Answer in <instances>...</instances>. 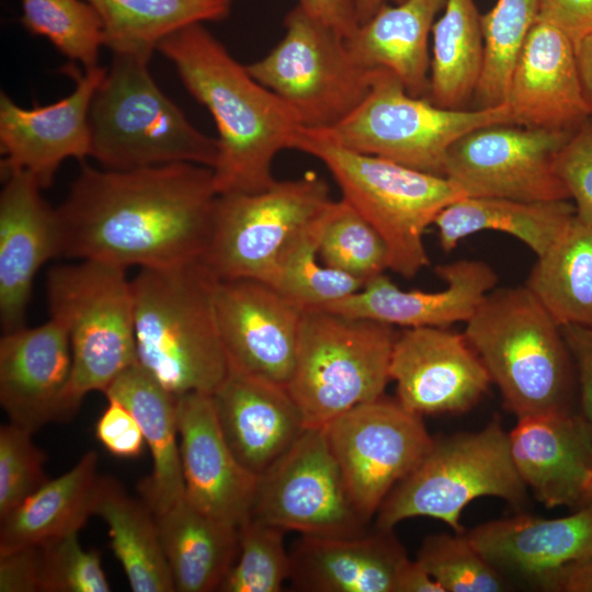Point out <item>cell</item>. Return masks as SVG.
<instances>
[{"label": "cell", "instance_id": "cell-1", "mask_svg": "<svg viewBox=\"0 0 592 592\" xmlns=\"http://www.w3.org/2000/svg\"><path fill=\"white\" fill-rule=\"evenodd\" d=\"M81 169L56 208L60 255L124 269L202 261L218 196L213 171L194 163Z\"/></svg>", "mask_w": 592, "mask_h": 592}, {"label": "cell", "instance_id": "cell-2", "mask_svg": "<svg viewBox=\"0 0 592 592\" xmlns=\"http://www.w3.org/2000/svg\"><path fill=\"white\" fill-rule=\"evenodd\" d=\"M157 50L215 121L218 157L212 171L217 194L254 193L273 184L275 156L288 149L303 126L296 111L258 82L203 23L171 33Z\"/></svg>", "mask_w": 592, "mask_h": 592}, {"label": "cell", "instance_id": "cell-3", "mask_svg": "<svg viewBox=\"0 0 592 592\" xmlns=\"http://www.w3.org/2000/svg\"><path fill=\"white\" fill-rule=\"evenodd\" d=\"M202 261L139 269L132 280L137 363L175 397L212 395L229 373Z\"/></svg>", "mask_w": 592, "mask_h": 592}, {"label": "cell", "instance_id": "cell-4", "mask_svg": "<svg viewBox=\"0 0 592 592\" xmlns=\"http://www.w3.org/2000/svg\"><path fill=\"white\" fill-rule=\"evenodd\" d=\"M465 323L464 335L517 418L571 411L570 351L526 285L491 291Z\"/></svg>", "mask_w": 592, "mask_h": 592}, {"label": "cell", "instance_id": "cell-5", "mask_svg": "<svg viewBox=\"0 0 592 592\" xmlns=\"http://www.w3.org/2000/svg\"><path fill=\"white\" fill-rule=\"evenodd\" d=\"M288 149L321 161L351 205L383 238L389 270L412 278L430 264L423 235L449 204L465 197L447 178L422 172L339 145L319 129L300 126Z\"/></svg>", "mask_w": 592, "mask_h": 592}, {"label": "cell", "instance_id": "cell-6", "mask_svg": "<svg viewBox=\"0 0 592 592\" xmlns=\"http://www.w3.org/2000/svg\"><path fill=\"white\" fill-rule=\"evenodd\" d=\"M149 59L113 55L89 111L90 157L106 170L169 163L213 168L218 139L198 130L153 80Z\"/></svg>", "mask_w": 592, "mask_h": 592}, {"label": "cell", "instance_id": "cell-7", "mask_svg": "<svg viewBox=\"0 0 592 592\" xmlns=\"http://www.w3.org/2000/svg\"><path fill=\"white\" fill-rule=\"evenodd\" d=\"M394 326L326 308L304 310L286 385L307 428L326 426L383 396L397 338Z\"/></svg>", "mask_w": 592, "mask_h": 592}, {"label": "cell", "instance_id": "cell-8", "mask_svg": "<svg viewBox=\"0 0 592 592\" xmlns=\"http://www.w3.org/2000/svg\"><path fill=\"white\" fill-rule=\"evenodd\" d=\"M49 318L66 330L72 353L70 417L86 395L104 391L137 363L132 280L95 260L53 266L46 276Z\"/></svg>", "mask_w": 592, "mask_h": 592}, {"label": "cell", "instance_id": "cell-9", "mask_svg": "<svg viewBox=\"0 0 592 592\" xmlns=\"http://www.w3.org/2000/svg\"><path fill=\"white\" fill-rule=\"evenodd\" d=\"M485 496L514 505L526 499L509 434L498 419L478 432L433 440L420 464L383 501L374 527L394 530L403 520L425 516L441 520L460 534L462 511Z\"/></svg>", "mask_w": 592, "mask_h": 592}, {"label": "cell", "instance_id": "cell-10", "mask_svg": "<svg viewBox=\"0 0 592 592\" xmlns=\"http://www.w3.org/2000/svg\"><path fill=\"white\" fill-rule=\"evenodd\" d=\"M497 123L513 124L506 103L444 109L410 95L395 73L376 68L362 103L333 127L319 130L351 150L444 177L449 147L468 132Z\"/></svg>", "mask_w": 592, "mask_h": 592}, {"label": "cell", "instance_id": "cell-11", "mask_svg": "<svg viewBox=\"0 0 592 592\" xmlns=\"http://www.w3.org/2000/svg\"><path fill=\"white\" fill-rule=\"evenodd\" d=\"M284 26L272 50L246 68L296 111L304 127H333L366 98L374 69L356 62L345 38L298 4Z\"/></svg>", "mask_w": 592, "mask_h": 592}, {"label": "cell", "instance_id": "cell-12", "mask_svg": "<svg viewBox=\"0 0 592 592\" xmlns=\"http://www.w3.org/2000/svg\"><path fill=\"white\" fill-rule=\"evenodd\" d=\"M331 201L328 184L315 172L275 180L254 193L220 194L202 262L216 280L251 278L272 285L286 243Z\"/></svg>", "mask_w": 592, "mask_h": 592}, {"label": "cell", "instance_id": "cell-13", "mask_svg": "<svg viewBox=\"0 0 592 592\" xmlns=\"http://www.w3.org/2000/svg\"><path fill=\"white\" fill-rule=\"evenodd\" d=\"M250 515L285 532L341 538L367 532L325 426L306 428L293 445L259 477Z\"/></svg>", "mask_w": 592, "mask_h": 592}, {"label": "cell", "instance_id": "cell-14", "mask_svg": "<svg viewBox=\"0 0 592 592\" xmlns=\"http://www.w3.org/2000/svg\"><path fill=\"white\" fill-rule=\"evenodd\" d=\"M325 431L350 497L368 521L433 444L422 415L384 396L344 412Z\"/></svg>", "mask_w": 592, "mask_h": 592}, {"label": "cell", "instance_id": "cell-15", "mask_svg": "<svg viewBox=\"0 0 592 592\" xmlns=\"http://www.w3.org/2000/svg\"><path fill=\"white\" fill-rule=\"evenodd\" d=\"M571 134L509 123L476 128L449 147L444 177L465 196L569 200L555 160Z\"/></svg>", "mask_w": 592, "mask_h": 592}, {"label": "cell", "instance_id": "cell-16", "mask_svg": "<svg viewBox=\"0 0 592 592\" xmlns=\"http://www.w3.org/2000/svg\"><path fill=\"white\" fill-rule=\"evenodd\" d=\"M105 71L99 65L80 69L77 64H69L64 72L72 78L73 90L44 106L22 107L1 91V173L26 172L46 189L66 159L84 162L91 151L90 105Z\"/></svg>", "mask_w": 592, "mask_h": 592}, {"label": "cell", "instance_id": "cell-17", "mask_svg": "<svg viewBox=\"0 0 592 592\" xmlns=\"http://www.w3.org/2000/svg\"><path fill=\"white\" fill-rule=\"evenodd\" d=\"M214 308L229 365L287 385L304 308L258 280H216Z\"/></svg>", "mask_w": 592, "mask_h": 592}, {"label": "cell", "instance_id": "cell-18", "mask_svg": "<svg viewBox=\"0 0 592 592\" xmlns=\"http://www.w3.org/2000/svg\"><path fill=\"white\" fill-rule=\"evenodd\" d=\"M390 378L397 400L419 415L464 412L491 382L464 333L445 327L407 328L397 334Z\"/></svg>", "mask_w": 592, "mask_h": 592}, {"label": "cell", "instance_id": "cell-19", "mask_svg": "<svg viewBox=\"0 0 592 592\" xmlns=\"http://www.w3.org/2000/svg\"><path fill=\"white\" fill-rule=\"evenodd\" d=\"M72 374L69 337L49 318L34 328L3 332L0 339V403L10 422L34 432L71 419Z\"/></svg>", "mask_w": 592, "mask_h": 592}, {"label": "cell", "instance_id": "cell-20", "mask_svg": "<svg viewBox=\"0 0 592 592\" xmlns=\"http://www.w3.org/2000/svg\"><path fill=\"white\" fill-rule=\"evenodd\" d=\"M177 419L185 499L239 527L251 513L258 477L237 460L225 441L212 395L178 396Z\"/></svg>", "mask_w": 592, "mask_h": 592}, {"label": "cell", "instance_id": "cell-21", "mask_svg": "<svg viewBox=\"0 0 592 592\" xmlns=\"http://www.w3.org/2000/svg\"><path fill=\"white\" fill-rule=\"evenodd\" d=\"M0 192V322L3 332L25 327V315L37 271L60 255L56 208L29 173H2Z\"/></svg>", "mask_w": 592, "mask_h": 592}, {"label": "cell", "instance_id": "cell-22", "mask_svg": "<svg viewBox=\"0 0 592 592\" xmlns=\"http://www.w3.org/2000/svg\"><path fill=\"white\" fill-rule=\"evenodd\" d=\"M513 124L573 133L590 115L576 46L556 26L537 21L513 67L505 98Z\"/></svg>", "mask_w": 592, "mask_h": 592}, {"label": "cell", "instance_id": "cell-23", "mask_svg": "<svg viewBox=\"0 0 592 592\" xmlns=\"http://www.w3.org/2000/svg\"><path fill=\"white\" fill-rule=\"evenodd\" d=\"M435 272L446 282L439 292L402 291L380 274L360 291L322 308L390 326L446 328L468 321L498 282L494 270L479 260L454 261Z\"/></svg>", "mask_w": 592, "mask_h": 592}, {"label": "cell", "instance_id": "cell-24", "mask_svg": "<svg viewBox=\"0 0 592 592\" xmlns=\"http://www.w3.org/2000/svg\"><path fill=\"white\" fill-rule=\"evenodd\" d=\"M212 399L234 456L257 477L307 428L286 386L232 367Z\"/></svg>", "mask_w": 592, "mask_h": 592}, {"label": "cell", "instance_id": "cell-25", "mask_svg": "<svg viewBox=\"0 0 592 592\" xmlns=\"http://www.w3.org/2000/svg\"><path fill=\"white\" fill-rule=\"evenodd\" d=\"M515 468L547 508H577L592 479V428L582 414L517 418L509 433Z\"/></svg>", "mask_w": 592, "mask_h": 592}, {"label": "cell", "instance_id": "cell-26", "mask_svg": "<svg viewBox=\"0 0 592 592\" xmlns=\"http://www.w3.org/2000/svg\"><path fill=\"white\" fill-rule=\"evenodd\" d=\"M289 557L288 580L306 592H395L408 559L392 530L376 527L353 537L301 535Z\"/></svg>", "mask_w": 592, "mask_h": 592}, {"label": "cell", "instance_id": "cell-27", "mask_svg": "<svg viewBox=\"0 0 592 592\" xmlns=\"http://www.w3.org/2000/svg\"><path fill=\"white\" fill-rule=\"evenodd\" d=\"M466 536L496 568L538 581L563 566L592 558V506L559 519L496 520Z\"/></svg>", "mask_w": 592, "mask_h": 592}, {"label": "cell", "instance_id": "cell-28", "mask_svg": "<svg viewBox=\"0 0 592 592\" xmlns=\"http://www.w3.org/2000/svg\"><path fill=\"white\" fill-rule=\"evenodd\" d=\"M446 0H405L387 3L345 38L353 59L367 69L395 73L407 92L426 98L431 58L429 35Z\"/></svg>", "mask_w": 592, "mask_h": 592}, {"label": "cell", "instance_id": "cell-29", "mask_svg": "<svg viewBox=\"0 0 592 592\" xmlns=\"http://www.w3.org/2000/svg\"><path fill=\"white\" fill-rule=\"evenodd\" d=\"M122 402L139 423L151 459V473L138 485L141 499L157 514L184 498L177 397L138 363L128 367L104 391Z\"/></svg>", "mask_w": 592, "mask_h": 592}, {"label": "cell", "instance_id": "cell-30", "mask_svg": "<svg viewBox=\"0 0 592 592\" xmlns=\"http://www.w3.org/2000/svg\"><path fill=\"white\" fill-rule=\"evenodd\" d=\"M155 517L174 591H218L238 557V527L200 511L185 497Z\"/></svg>", "mask_w": 592, "mask_h": 592}, {"label": "cell", "instance_id": "cell-31", "mask_svg": "<svg viewBox=\"0 0 592 592\" xmlns=\"http://www.w3.org/2000/svg\"><path fill=\"white\" fill-rule=\"evenodd\" d=\"M99 480L98 453L89 451L0 519V554L79 533L94 515Z\"/></svg>", "mask_w": 592, "mask_h": 592}, {"label": "cell", "instance_id": "cell-32", "mask_svg": "<svg viewBox=\"0 0 592 592\" xmlns=\"http://www.w3.org/2000/svg\"><path fill=\"white\" fill-rule=\"evenodd\" d=\"M574 217V205L569 200L525 202L465 196L446 206L434 225L445 252L470 235L496 230L517 238L538 258L553 247Z\"/></svg>", "mask_w": 592, "mask_h": 592}, {"label": "cell", "instance_id": "cell-33", "mask_svg": "<svg viewBox=\"0 0 592 592\" xmlns=\"http://www.w3.org/2000/svg\"><path fill=\"white\" fill-rule=\"evenodd\" d=\"M94 515L107 525L111 548L134 592H172L155 513L112 477L100 476Z\"/></svg>", "mask_w": 592, "mask_h": 592}, {"label": "cell", "instance_id": "cell-34", "mask_svg": "<svg viewBox=\"0 0 592 592\" xmlns=\"http://www.w3.org/2000/svg\"><path fill=\"white\" fill-rule=\"evenodd\" d=\"M98 14L103 46L113 55L151 58L171 33L194 23L221 21L232 0H84Z\"/></svg>", "mask_w": 592, "mask_h": 592}, {"label": "cell", "instance_id": "cell-35", "mask_svg": "<svg viewBox=\"0 0 592 592\" xmlns=\"http://www.w3.org/2000/svg\"><path fill=\"white\" fill-rule=\"evenodd\" d=\"M432 27V57L426 99L444 109H465L473 99L483 64L481 14L475 0H446Z\"/></svg>", "mask_w": 592, "mask_h": 592}, {"label": "cell", "instance_id": "cell-36", "mask_svg": "<svg viewBox=\"0 0 592 592\" xmlns=\"http://www.w3.org/2000/svg\"><path fill=\"white\" fill-rule=\"evenodd\" d=\"M525 285L560 327L592 328V226L574 217Z\"/></svg>", "mask_w": 592, "mask_h": 592}, {"label": "cell", "instance_id": "cell-37", "mask_svg": "<svg viewBox=\"0 0 592 592\" xmlns=\"http://www.w3.org/2000/svg\"><path fill=\"white\" fill-rule=\"evenodd\" d=\"M538 12L539 0H498L481 15L483 64L473 96L475 109L505 103L513 67Z\"/></svg>", "mask_w": 592, "mask_h": 592}, {"label": "cell", "instance_id": "cell-38", "mask_svg": "<svg viewBox=\"0 0 592 592\" xmlns=\"http://www.w3.org/2000/svg\"><path fill=\"white\" fill-rule=\"evenodd\" d=\"M322 212L286 243L272 284L304 309L322 308L360 291L364 285L360 280L326 266L320 261L318 241Z\"/></svg>", "mask_w": 592, "mask_h": 592}, {"label": "cell", "instance_id": "cell-39", "mask_svg": "<svg viewBox=\"0 0 592 592\" xmlns=\"http://www.w3.org/2000/svg\"><path fill=\"white\" fill-rule=\"evenodd\" d=\"M320 261L364 284L389 269L379 234L343 198L331 201L320 216Z\"/></svg>", "mask_w": 592, "mask_h": 592}, {"label": "cell", "instance_id": "cell-40", "mask_svg": "<svg viewBox=\"0 0 592 592\" xmlns=\"http://www.w3.org/2000/svg\"><path fill=\"white\" fill-rule=\"evenodd\" d=\"M21 24L31 34L47 38L71 62L98 66L103 46L102 26L84 0H21Z\"/></svg>", "mask_w": 592, "mask_h": 592}, {"label": "cell", "instance_id": "cell-41", "mask_svg": "<svg viewBox=\"0 0 592 592\" xmlns=\"http://www.w3.org/2000/svg\"><path fill=\"white\" fill-rule=\"evenodd\" d=\"M238 532V557L218 591L280 592L291 574L285 531L249 515Z\"/></svg>", "mask_w": 592, "mask_h": 592}, {"label": "cell", "instance_id": "cell-42", "mask_svg": "<svg viewBox=\"0 0 592 592\" xmlns=\"http://www.w3.org/2000/svg\"><path fill=\"white\" fill-rule=\"evenodd\" d=\"M415 560L445 592H500L508 588L499 569L473 546L464 533L429 535Z\"/></svg>", "mask_w": 592, "mask_h": 592}, {"label": "cell", "instance_id": "cell-43", "mask_svg": "<svg viewBox=\"0 0 592 592\" xmlns=\"http://www.w3.org/2000/svg\"><path fill=\"white\" fill-rule=\"evenodd\" d=\"M32 434L12 422L0 428V519L49 480L44 471L46 454Z\"/></svg>", "mask_w": 592, "mask_h": 592}, {"label": "cell", "instance_id": "cell-44", "mask_svg": "<svg viewBox=\"0 0 592 592\" xmlns=\"http://www.w3.org/2000/svg\"><path fill=\"white\" fill-rule=\"evenodd\" d=\"M42 592H109L100 554L83 549L78 533L38 545Z\"/></svg>", "mask_w": 592, "mask_h": 592}, {"label": "cell", "instance_id": "cell-45", "mask_svg": "<svg viewBox=\"0 0 592 592\" xmlns=\"http://www.w3.org/2000/svg\"><path fill=\"white\" fill-rule=\"evenodd\" d=\"M555 169L573 201L576 218L592 226V115L561 147Z\"/></svg>", "mask_w": 592, "mask_h": 592}, {"label": "cell", "instance_id": "cell-46", "mask_svg": "<svg viewBox=\"0 0 592 592\" xmlns=\"http://www.w3.org/2000/svg\"><path fill=\"white\" fill-rule=\"evenodd\" d=\"M107 406L95 424V436L114 457H139L146 444L134 414L118 400L107 398Z\"/></svg>", "mask_w": 592, "mask_h": 592}, {"label": "cell", "instance_id": "cell-47", "mask_svg": "<svg viewBox=\"0 0 592 592\" xmlns=\"http://www.w3.org/2000/svg\"><path fill=\"white\" fill-rule=\"evenodd\" d=\"M1 592H42V560L38 546L0 554Z\"/></svg>", "mask_w": 592, "mask_h": 592}, {"label": "cell", "instance_id": "cell-48", "mask_svg": "<svg viewBox=\"0 0 592 592\" xmlns=\"http://www.w3.org/2000/svg\"><path fill=\"white\" fill-rule=\"evenodd\" d=\"M537 21L556 26L577 47L592 34V0H539Z\"/></svg>", "mask_w": 592, "mask_h": 592}, {"label": "cell", "instance_id": "cell-49", "mask_svg": "<svg viewBox=\"0 0 592 592\" xmlns=\"http://www.w3.org/2000/svg\"><path fill=\"white\" fill-rule=\"evenodd\" d=\"M561 331L577 372L581 414L592 428V328L565 325Z\"/></svg>", "mask_w": 592, "mask_h": 592}, {"label": "cell", "instance_id": "cell-50", "mask_svg": "<svg viewBox=\"0 0 592 592\" xmlns=\"http://www.w3.org/2000/svg\"><path fill=\"white\" fill-rule=\"evenodd\" d=\"M297 4L344 38L358 26L354 0H297Z\"/></svg>", "mask_w": 592, "mask_h": 592}, {"label": "cell", "instance_id": "cell-51", "mask_svg": "<svg viewBox=\"0 0 592 592\" xmlns=\"http://www.w3.org/2000/svg\"><path fill=\"white\" fill-rule=\"evenodd\" d=\"M538 582L548 591L592 592V558L563 566Z\"/></svg>", "mask_w": 592, "mask_h": 592}, {"label": "cell", "instance_id": "cell-52", "mask_svg": "<svg viewBox=\"0 0 592 592\" xmlns=\"http://www.w3.org/2000/svg\"><path fill=\"white\" fill-rule=\"evenodd\" d=\"M395 592H445L441 584L417 561L407 559L401 566Z\"/></svg>", "mask_w": 592, "mask_h": 592}, {"label": "cell", "instance_id": "cell-53", "mask_svg": "<svg viewBox=\"0 0 592 592\" xmlns=\"http://www.w3.org/2000/svg\"><path fill=\"white\" fill-rule=\"evenodd\" d=\"M576 52L583 96L592 115V34L577 45Z\"/></svg>", "mask_w": 592, "mask_h": 592}, {"label": "cell", "instance_id": "cell-54", "mask_svg": "<svg viewBox=\"0 0 592 592\" xmlns=\"http://www.w3.org/2000/svg\"><path fill=\"white\" fill-rule=\"evenodd\" d=\"M358 25L367 22L378 9L387 3H400L405 0H354Z\"/></svg>", "mask_w": 592, "mask_h": 592}, {"label": "cell", "instance_id": "cell-55", "mask_svg": "<svg viewBox=\"0 0 592 592\" xmlns=\"http://www.w3.org/2000/svg\"><path fill=\"white\" fill-rule=\"evenodd\" d=\"M585 506H592V479L583 493V497L579 503L578 509L585 508Z\"/></svg>", "mask_w": 592, "mask_h": 592}]
</instances>
